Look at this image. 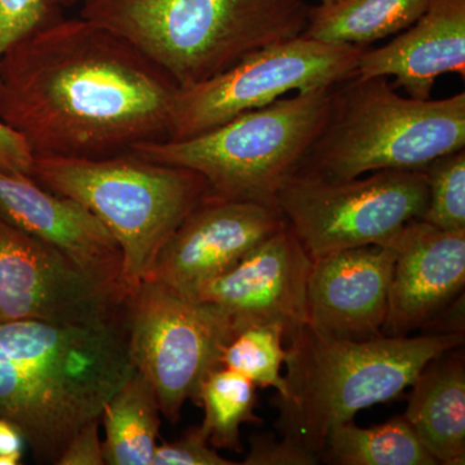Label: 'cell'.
<instances>
[{
  "mask_svg": "<svg viewBox=\"0 0 465 465\" xmlns=\"http://www.w3.org/2000/svg\"><path fill=\"white\" fill-rule=\"evenodd\" d=\"M180 87L122 36L63 16L0 61V119L41 157L101 159L170 137Z\"/></svg>",
  "mask_w": 465,
  "mask_h": 465,
  "instance_id": "6da1fadb",
  "label": "cell"
},
{
  "mask_svg": "<svg viewBox=\"0 0 465 465\" xmlns=\"http://www.w3.org/2000/svg\"><path fill=\"white\" fill-rule=\"evenodd\" d=\"M125 311L84 323H0V418L16 425L34 458L58 459L134 374Z\"/></svg>",
  "mask_w": 465,
  "mask_h": 465,
  "instance_id": "7a4b0ae2",
  "label": "cell"
},
{
  "mask_svg": "<svg viewBox=\"0 0 465 465\" xmlns=\"http://www.w3.org/2000/svg\"><path fill=\"white\" fill-rule=\"evenodd\" d=\"M286 393L274 397L281 437L321 458L330 433L362 410L411 387L434 358L463 347L464 333L351 339L305 323L286 336Z\"/></svg>",
  "mask_w": 465,
  "mask_h": 465,
  "instance_id": "3957f363",
  "label": "cell"
},
{
  "mask_svg": "<svg viewBox=\"0 0 465 465\" xmlns=\"http://www.w3.org/2000/svg\"><path fill=\"white\" fill-rule=\"evenodd\" d=\"M81 17L122 36L180 88L302 35L305 0H82Z\"/></svg>",
  "mask_w": 465,
  "mask_h": 465,
  "instance_id": "277c9868",
  "label": "cell"
},
{
  "mask_svg": "<svg viewBox=\"0 0 465 465\" xmlns=\"http://www.w3.org/2000/svg\"><path fill=\"white\" fill-rule=\"evenodd\" d=\"M465 149V94L403 97L388 78L349 79L298 173L349 180L382 170L421 171Z\"/></svg>",
  "mask_w": 465,
  "mask_h": 465,
  "instance_id": "5b68a950",
  "label": "cell"
},
{
  "mask_svg": "<svg viewBox=\"0 0 465 465\" xmlns=\"http://www.w3.org/2000/svg\"><path fill=\"white\" fill-rule=\"evenodd\" d=\"M33 179L84 204L108 228L124 255L125 293L145 280L183 220L213 195L195 171L131 152L101 159L35 155Z\"/></svg>",
  "mask_w": 465,
  "mask_h": 465,
  "instance_id": "8992f818",
  "label": "cell"
},
{
  "mask_svg": "<svg viewBox=\"0 0 465 465\" xmlns=\"http://www.w3.org/2000/svg\"><path fill=\"white\" fill-rule=\"evenodd\" d=\"M335 88L298 92L191 139L143 143L131 153L195 171L215 197L275 206L322 134Z\"/></svg>",
  "mask_w": 465,
  "mask_h": 465,
  "instance_id": "52a82bcc",
  "label": "cell"
},
{
  "mask_svg": "<svg viewBox=\"0 0 465 465\" xmlns=\"http://www.w3.org/2000/svg\"><path fill=\"white\" fill-rule=\"evenodd\" d=\"M423 170H382L349 180L296 173L275 206L312 260L353 247L388 246L411 220L423 219Z\"/></svg>",
  "mask_w": 465,
  "mask_h": 465,
  "instance_id": "ba28073f",
  "label": "cell"
},
{
  "mask_svg": "<svg viewBox=\"0 0 465 465\" xmlns=\"http://www.w3.org/2000/svg\"><path fill=\"white\" fill-rule=\"evenodd\" d=\"M128 353L136 371L154 387L171 423L186 401L198 403L202 381L222 366L232 333V318L216 304L185 299L143 281L124 300Z\"/></svg>",
  "mask_w": 465,
  "mask_h": 465,
  "instance_id": "9c48e42d",
  "label": "cell"
},
{
  "mask_svg": "<svg viewBox=\"0 0 465 465\" xmlns=\"http://www.w3.org/2000/svg\"><path fill=\"white\" fill-rule=\"evenodd\" d=\"M366 48L300 35L253 52L213 78L180 88L168 140L198 136L290 92L338 87L356 75Z\"/></svg>",
  "mask_w": 465,
  "mask_h": 465,
  "instance_id": "30bf717a",
  "label": "cell"
},
{
  "mask_svg": "<svg viewBox=\"0 0 465 465\" xmlns=\"http://www.w3.org/2000/svg\"><path fill=\"white\" fill-rule=\"evenodd\" d=\"M125 295L51 244L0 219V323H84L119 316Z\"/></svg>",
  "mask_w": 465,
  "mask_h": 465,
  "instance_id": "8fae6325",
  "label": "cell"
},
{
  "mask_svg": "<svg viewBox=\"0 0 465 465\" xmlns=\"http://www.w3.org/2000/svg\"><path fill=\"white\" fill-rule=\"evenodd\" d=\"M287 224L277 206L210 195L167 241L143 281L185 299L238 264Z\"/></svg>",
  "mask_w": 465,
  "mask_h": 465,
  "instance_id": "7c38bea8",
  "label": "cell"
},
{
  "mask_svg": "<svg viewBox=\"0 0 465 465\" xmlns=\"http://www.w3.org/2000/svg\"><path fill=\"white\" fill-rule=\"evenodd\" d=\"M311 266L307 250L286 224L226 273L202 287L195 300L226 312L234 331L251 323H278L286 339L308 323Z\"/></svg>",
  "mask_w": 465,
  "mask_h": 465,
  "instance_id": "4fadbf2b",
  "label": "cell"
},
{
  "mask_svg": "<svg viewBox=\"0 0 465 465\" xmlns=\"http://www.w3.org/2000/svg\"><path fill=\"white\" fill-rule=\"evenodd\" d=\"M396 252L382 333L406 336L430 326L465 284V229L411 220L390 242Z\"/></svg>",
  "mask_w": 465,
  "mask_h": 465,
  "instance_id": "5bb4252c",
  "label": "cell"
},
{
  "mask_svg": "<svg viewBox=\"0 0 465 465\" xmlns=\"http://www.w3.org/2000/svg\"><path fill=\"white\" fill-rule=\"evenodd\" d=\"M396 252L391 246L353 247L312 260L308 324L351 339L382 335Z\"/></svg>",
  "mask_w": 465,
  "mask_h": 465,
  "instance_id": "9a60e30c",
  "label": "cell"
},
{
  "mask_svg": "<svg viewBox=\"0 0 465 465\" xmlns=\"http://www.w3.org/2000/svg\"><path fill=\"white\" fill-rule=\"evenodd\" d=\"M0 219L63 252L101 282L121 290L118 242L88 208L32 177L0 171Z\"/></svg>",
  "mask_w": 465,
  "mask_h": 465,
  "instance_id": "2e32d148",
  "label": "cell"
},
{
  "mask_svg": "<svg viewBox=\"0 0 465 465\" xmlns=\"http://www.w3.org/2000/svg\"><path fill=\"white\" fill-rule=\"evenodd\" d=\"M465 75V0H432L411 26L358 60L356 78H393L414 99L432 96L440 75Z\"/></svg>",
  "mask_w": 465,
  "mask_h": 465,
  "instance_id": "e0dca14e",
  "label": "cell"
},
{
  "mask_svg": "<svg viewBox=\"0 0 465 465\" xmlns=\"http://www.w3.org/2000/svg\"><path fill=\"white\" fill-rule=\"evenodd\" d=\"M410 388L403 416L424 448L439 464H465L463 349L454 348L434 358Z\"/></svg>",
  "mask_w": 465,
  "mask_h": 465,
  "instance_id": "ac0fdd59",
  "label": "cell"
},
{
  "mask_svg": "<svg viewBox=\"0 0 465 465\" xmlns=\"http://www.w3.org/2000/svg\"><path fill=\"white\" fill-rule=\"evenodd\" d=\"M161 414L154 387L134 370L101 414L106 433L103 440L105 464L152 465Z\"/></svg>",
  "mask_w": 465,
  "mask_h": 465,
  "instance_id": "d6986e66",
  "label": "cell"
},
{
  "mask_svg": "<svg viewBox=\"0 0 465 465\" xmlns=\"http://www.w3.org/2000/svg\"><path fill=\"white\" fill-rule=\"evenodd\" d=\"M432 0H338L309 8L302 35L322 42L365 45L397 35L418 20Z\"/></svg>",
  "mask_w": 465,
  "mask_h": 465,
  "instance_id": "ffe728a7",
  "label": "cell"
},
{
  "mask_svg": "<svg viewBox=\"0 0 465 465\" xmlns=\"http://www.w3.org/2000/svg\"><path fill=\"white\" fill-rule=\"evenodd\" d=\"M321 460L338 465H436L405 416L370 428L353 421L330 433Z\"/></svg>",
  "mask_w": 465,
  "mask_h": 465,
  "instance_id": "44dd1931",
  "label": "cell"
},
{
  "mask_svg": "<svg viewBox=\"0 0 465 465\" xmlns=\"http://www.w3.org/2000/svg\"><path fill=\"white\" fill-rule=\"evenodd\" d=\"M256 387L246 376L224 366L216 367L202 381L198 405L203 406L202 428L208 434L211 446L241 454V427L262 424L255 414Z\"/></svg>",
  "mask_w": 465,
  "mask_h": 465,
  "instance_id": "7402d4cb",
  "label": "cell"
},
{
  "mask_svg": "<svg viewBox=\"0 0 465 465\" xmlns=\"http://www.w3.org/2000/svg\"><path fill=\"white\" fill-rule=\"evenodd\" d=\"M286 360L284 329L278 323H251L235 330L224 348L222 366L246 376L258 388L286 393L281 369Z\"/></svg>",
  "mask_w": 465,
  "mask_h": 465,
  "instance_id": "603a6c76",
  "label": "cell"
},
{
  "mask_svg": "<svg viewBox=\"0 0 465 465\" xmlns=\"http://www.w3.org/2000/svg\"><path fill=\"white\" fill-rule=\"evenodd\" d=\"M423 173L428 186L424 222L443 231H464L465 149L437 158Z\"/></svg>",
  "mask_w": 465,
  "mask_h": 465,
  "instance_id": "cb8c5ba5",
  "label": "cell"
},
{
  "mask_svg": "<svg viewBox=\"0 0 465 465\" xmlns=\"http://www.w3.org/2000/svg\"><path fill=\"white\" fill-rule=\"evenodd\" d=\"M58 17L48 0H0V61L15 42Z\"/></svg>",
  "mask_w": 465,
  "mask_h": 465,
  "instance_id": "d4e9b609",
  "label": "cell"
},
{
  "mask_svg": "<svg viewBox=\"0 0 465 465\" xmlns=\"http://www.w3.org/2000/svg\"><path fill=\"white\" fill-rule=\"evenodd\" d=\"M211 446L202 425L189 428L179 440L157 445L152 465H234Z\"/></svg>",
  "mask_w": 465,
  "mask_h": 465,
  "instance_id": "484cf974",
  "label": "cell"
},
{
  "mask_svg": "<svg viewBox=\"0 0 465 465\" xmlns=\"http://www.w3.org/2000/svg\"><path fill=\"white\" fill-rule=\"evenodd\" d=\"M321 458L311 450L292 440H280L272 433H256L250 437V450L243 465H314Z\"/></svg>",
  "mask_w": 465,
  "mask_h": 465,
  "instance_id": "4316f807",
  "label": "cell"
},
{
  "mask_svg": "<svg viewBox=\"0 0 465 465\" xmlns=\"http://www.w3.org/2000/svg\"><path fill=\"white\" fill-rule=\"evenodd\" d=\"M35 154L23 134L0 119V171L33 179Z\"/></svg>",
  "mask_w": 465,
  "mask_h": 465,
  "instance_id": "83f0119b",
  "label": "cell"
},
{
  "mask_svg": "<svg viewBox=\"0 0 465 465\" xmlns=\"http://www.w3.org/2000/svg\"><path fill=\"white\" fill-rule=\"evenodd\" d=\"M101 419L84 425L72 437L56 465H104L103 440H100Z\"/></svg>",
  "mask_w": 465,
  "mask_h": 465,
  "instance_id": "f1b7e54d",
  "label": "cell"
},
{
  "mask_svg": "<svg viewBox=\"0 0 465 465\" xmlns=\"http://www.w3.org/2000/svg\"><path fill=\"white\" fill-rule=\"evenodd\" d=\"M25 440L16 425L7 419L0 418V454L23 452Z\"/></svg>",
  "mask_w": 465,
  "mask_h": 465,
  "instance_id": "f546056e",
  "label": "cell"
},
{
  "mask_svg": "<svg viewBox=\"0 0 465 465\" xmlns=\"http://www.w3.org/2000/svg\"><path fill=\"white\" fill-rule=\"evenodd\" d=\"M23 460V452L0 454V465H18Z\"/></svg>",
  "mask_w": 465,
  "mask_h": 465,
  "instance_id": "4dcf8cb0",
  "label": "cell"
},
{
  "mask_svg": "<svg viewBox=\"0 0 465 465\" xmlns=\"http://www.w3.org/2000/svg\"><path fill=\"white\" fill-rule=\"evenodd\" d=\"M48 2H50L52 5H54V7L61 9L64 7H72V5H76V3L79 2V0H48Z\"/></svg>",
  "mask_w": 465,
  "mask_h": 465,
  "instance_id": "1f68e13d",
  "label": "cell"
},
{
  "mask_svg": "<svg viewBox=\"0 0 465 465\" xmlns=\"http://www.w3.org/2000/svg\"><path fill=\"white\" fill-rule=\"evenodd\" d=\"M320 5H329V3L338 2V0H318Z\"/></svg>",
  "mask_w": 465,
  "mask_h": 465,
  "instance_id": "d6a6232c",
  "label": "cell"
}]
</instances>
